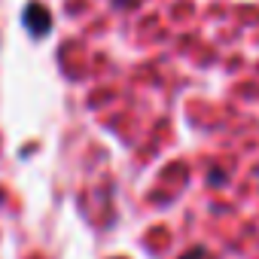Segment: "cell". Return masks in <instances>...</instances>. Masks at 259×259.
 <instances>
[{"label":"cell","instance_id":"6da1fadb","mask_svg":"<svg viewBox=\"0 0 259 259\" xmlns=\"http://www.w3.org/2000/svg\"><path fill=\"white\" fill-rule=\"evenodd\" d=\"M25 25L34 37H43L49 28H52V16L46 13V7L40 4V0H31V4L25 7Z\"/></svg>","mask_w":259,"mask_h":259}]
</instances>
